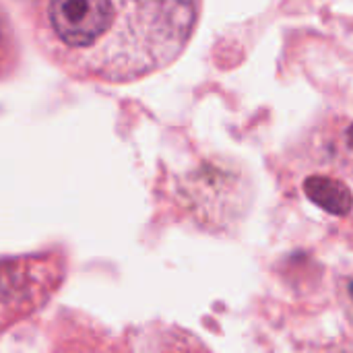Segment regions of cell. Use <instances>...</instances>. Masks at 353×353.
Here are the masks:
<instances>
[{
    "mask_svg": "<svg viewBox=\"0 0 353 353\" xmlns=\"http://www.w3.org/2000/svg\"><path fill=\"white\" fill-rule=\"evenodd\" d=\"M203 0H35V33L68 74L132 83L176 62Z\"/></svg>",
    "mask_w": 353,
    "mask_h": 353,
    "instance_id": "1",
    "label": "cell"
},
{
    "mask_svg": "<svg viewBox=\"0 0 353 353\" xmlns=\"http://www.w3.org/2000/svg\"><path fill=\"white\" fill-rule=\"evenodd\" d=\"M304 190L312 203L333 215H347L353 209V192L345 182L329 176H310L304 182Z\"/></svg>",
    "mask_w": 353,
    "mask_h": 353,
    "instance_id": "2",
    "label": "cell"
},
{
    "mask_svg": "<svg viewBox=\"0 0 353 353\" xmlns=\"http://www.w3.org/2000/svg\"><path fill=\"white\" fill-rule=\"evenodd\" d=\"M4 33H6V25H4L2 14H0V46H2V41H4Z\"/></svg>",
    "mask_w": 353,
    "mask_h": 353,
    "instance_id": "3",
    "label": "cell"
},
{
    "mask_svg": "<svg viewBox=\"0 0 353 353\" xmlns=\"http://www.w3.org/2000/svg\"><path fill=\"white\" fill-rule=\"evenodd\" d=\"M347 145H350V149L353 151V124L347 128Z\"/></svg>",
    "mask_w": 353,
    "mask_h": 353,
    "instance_id": "4",
    "label": "cell"
},
{
    "mask_svg": "<svg viewBox=\"0 0 353 353\" xmlns=\"http://www.w3.org/2000/svg\"><path fill=\"white\" fill-rule=\"evenodd\" d=\"M350 294H352V298H353V283H352V288H350Z\"/></svg>",
    "mask_w": 353,
    "mask_h": 353,
    "instance_id": "5",
    "label": "cell"
}]
</instances>
